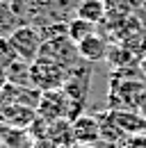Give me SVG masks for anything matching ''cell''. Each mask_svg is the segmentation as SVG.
<instances>
[{
  "label": "cell",
  "mask_w": 146,
  "mask_h": 148,
  "mask_svg": "<svg viewBox=\"0 0 146 148\" xmlns=\"http://www.w3.org/2000/svg\"><path fill=\"white\" fill-rule=\"evenodd\" d=\"M69 69L55 64L46 57H36L30 64V75H32V87L39 91H55V89H64L66 80H69Z\"/></svg>",
  "instance_id": "1"
},
{
  "label": "cell",
  "mask_w": 146,
  "mask_h": 148,
  "mask_svg": "<svg viewBox=\"0 0 146 148\" xmlns=\"http://www.w3.org/2000/svg\"><path fill=\"white\" fill-rule=\"evenodd\" d=\"M39 57H46L55 64L64 66V69H78L82 62V57L78 53V46L73 43L69 37H59V39H50V41H43V48H41V55Z\"/></svg>",
  "instance_id": "2"
},
{
  "label": "cell",
  "mask_w": 146,
  "mask_h": 148,
  "mask_svg": "<svg viewBox=\"0 0 146 148\" xmlns=\"http://www.w3.org/2000/svg\"><path fill=\"white\" fill-rule=\"evenodd\" d=\"M9 43L14 46L18 59L23 62H34L36 57L41 55V48H43V37H41V30L36 25H21L16 32L9 37Z\"/></svg>",
  "instance_id": "3"
},
{
  "label": "cell",
  "mask_w": 146,
  "mask_h": 148,
  "mask_svg": "<svg viewBox=\"0 0 146 148\" xmlns=\"http://www.w3.org/2000/svg\"><path fill=\"white\" fill-rule=\"evenodd\" d=\"M69 112H71V98L66 96L64 89L41 91V100H39V107H36V114L41 119L53 123V121H59V119H69Z\"/></svg>",
  "instance_id": "4"
},
{
  "label": "cell",
  "mask_w": 146,
  "mask_h": 148,
  "mask_svg": "<svg viewBox=\"0 0 146 148\" xmlns=\"http://www.w3.org/2000/svg\"><path fill=\"white\" fill-rule=\"evenodd\" d=\"M116 128L123 132V137H132V134H146V116L137 114L132 110H110Z\"/></svg>",
  "instance_id": "5"
},
{
  "label": "cell",
  "mask_w": 146,
  "mask_h": 148,
  "mask_svg": "<svg viewBox=\"0 0 146 148\" xmlns=\"http://www.w3.org/2000/svg\"><path fill=\"white\" fill-rule=\"evenodd\" d=\"M73 137L75 144H87V146H96L101 141V128H98V119L96 116H78L73 121Z\"/></svg>",
  "instance_id": "6"
},
{
  "label": "cell",
  "mask_w": 146,
  "mask_h": 148,
  "mask_svg": "<svg viewBox=\"0 0 146 148\" xmlns=\"http://www.w3.org/2000/svg\"><path fill=\"white\" fill-rule=\"evenodd\" d=\"M36 119V110H32V107H25V105H12L7 112H2L0 114V121L5 123V125H9V128L14 130H30V125L34 123Z\"/></svg>",
  "instance_id": "7"
},
{
  "label": "cell",
  "mask_w": 146,
  "mask_h": 148,
  "mask_svg": "<svg viewBox=\"0 0 146 148\" xmlns=\"http://www.w3.org/2000/svg\"><path fill=\"white\" fill-rule=\"evenodd\" d=\"M107 41L101 37L98 32L96 34H91L89 39H85L82 43H78V53L82 57V62H87V64H96V62H103L105 57H107Z\"/></svg>",
  "instance_id": "8"
},
{
  "label": "cell",
  "mask_w": 146,
  "mask_h": 148,
  "mask_svg": "<svg viewBox=\"0 0 146 148\" xmlns=\"http://www.w3.org/2000/svg\"><path fill=\"white\" fill-rule=\"evenodd\" d=\"M75 16L82 21H89L94 25H98V23H103L105 16H107V2L105 0H80L78 5H75Z\"/></svg>",
  "instance_id": "9"
},
{
  "label": "cell",
  "mask_w": 146,
  "mask_h": 148,
  "mask_svg": "<svg viewBox=\"0 0 146 148\" xmlns=\"http://www.w3.org/2000/svg\"><path fill=\"white\" fill-rule=\"evenodd\" d=\"M48 137L57 144V148H71L73 144H75V137H73V121H69V119L53 121V123L48 125Z\"/></svg>",
  "instance_id": "10"
},
{
  "label": "cell",
  "mask_w": 146,
  "mask_h": 148,
  "mask_svg": "<svg viewBox=\"0 0 146 148\" xmlns=\"http://www.w3.org/2000/svg\"><path fill=\"white\" fill-rule=\"evenodd\" d=\"M23 23L16 16L14 7L9 5V0H0V39H9Z\"/></svg>",
  "instance_id": "11"
},
{
  "label": "cell",
  "mask_w": 146,
  "mask_h": 148,
  "mask_svg": "<svg viewBox=\"0 0 146 148\" xmlns=\"http://www.w3.org/2000/svg\"><path fill=\"white\" fill-rule=\"evenodd\" d=\"M7 77H9V84H16V87H32L30 62L16 59V62H14V64L7 69Z\"/></svg>",
  "instance_id": "12"
},
{
  "label": "cell",
  "mask_w": 146,
  "mask_h": 148,
  "mask_svg": "<svg viewBox=\"0 0 146 148\" xmlns=\"http://www.w3.org/2000/svg\"><path fill=\"white\" fill-rule=\"evenodd\" d=\"M91 34H96V25H94V23L82 21V18H78V16L69 21V39H71L75 46L82 43L85 39H89Z\"/></svg>",
  "instance_id": "13"
},
{
  "label": "cell",
  "mask_w": 146,
  "mask_h": 148,
  "mask_svg": "<svg viewBox=\"0 0 146 148\" xmlns=\"http://www.w3.org/2000/svg\"><path fill=\"white\" fill-rule=\"evenodd\" d=\"M16 59H18V55L14 50V46L9 43V39H0V69L7 71Z\"/></svg>",
  "instance_id": "14"
},
{
  "label": "cell",
  "mask_w": 146,
  "mask_h": 148,
  "mask_svg": "<svg viewBox=\"0 0 146 148\" xmlns=\"http://www.w3.org/2000/svg\"><path fill=\"white\" fill-rule=\"evenodd\" d=\"M32 148H57V144H55L50 137H41V139L32 141Z\"/></svg>",
  "instance_id": "15"
},
{
  "label": "cell",
  "mask_w": 146,
  "mask_h": 148,
  "mask_svg": "<svg viewBox=\"0 0 146 148\" xmlns=\"http://www.w3.org/2000/svg\"><path fill=\"white\" fill-rule=\"evenodd\" d=\"M7 84H9L7 71H5V69H0V91H5V89H7Z\"/></svg>",
  "instance_id": "16"
},
{
  "label": "cell",
  "mask_w": 146,
  "mask_h": 148,
  "mask_svg": "<svg viewBox=\"0 0 146 148\" xmlns=\"http://www.w3.org/2000/svg\"><path fill=\"white\" fill-rule=\"evenodd\" d=\"M71 148H96V146H87V144H73Z\"/></svg>",
  "instance_id": "17"
},
{
  "label": "cell",
  "mask_w": 146,
  "mask_h": 148,
  "mask_svg": "<svg viewBox=\"0 0 146 148\" xmlns=\"http://www.w3.org/2000/svg\"><path fill=\"white\" fill-rule=\"evenodd\" d=\"M50 2H53V0H50Z\"/></svg>",
  "instance_id": "18"
}]
</instances>
